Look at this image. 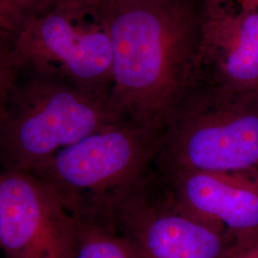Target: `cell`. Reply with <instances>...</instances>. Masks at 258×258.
I'll return each instance as SVG.
<instances>
[{
	"instance_id": "4fadbf2b",
	"label": "cell",
	"mask_w": 258,
	"mask_h": 258,
	"mask_svg": "<svg viewBox=\"0 0 258 258\" xmlns=\"http://www.w3.org/2000/svg\"><path fill=\"white\" fill-rule=\"evenodd\" d=\"M111 0H53L54 9L77 22H84L86 17Z\"/></svg>"
},
{
	"instance_id": "277c9868",
	"label": "cell",
	"mask_w": 258,
	"mask_h": 258,
	"mask_svg": "<svg viewBox=\"0 0 258 258\" xmlns=\"http://www.w3.org/2000/svg\"><path fill=\"white\" fill-rule=\"evenodd\" d=\"M156 162L164 172L258 170V87L226 91L198 70L166 120Z\"/></svg>"
},
{
	"instance_id": "ba28073f",
	"label": "cell",
	"mask_w": 258,
	"mask_h": 258,
	"mask_svg": "<svg viewBox=\"0 0 258 258\" xmlns=\"http://www.w3.org/2000/svg\"><path fill=\"white\" fill-rule=\"evenodd\" d=\"M166 194L195 218L233 240L258 234V170L165 172Z\"/></svg>"
},
{
	"instance_id": "ac0fdd59",
	"label": "cell",
	"mask_w": 258,
	"mask_h": 258,
	"mask_svg": "<svg viewBox=\"0 0 258 258\" xmlns=\"http://www.w3.org/2000/svg\"><path fill=\"white\" fill-rule=\"evenodd\" d=\"M0 28H1V29H3V28L1 27V26H0ZM3 30H4V29H3ZM4 31H5V30H4ZM5 32H6V31H5Z\"/></svg>"
},
{
	"instance_id": "6da1fadb",
	"label": "cell",
	"mask_w": 258,
	"mask_h": 258,
	"mask_svg": "<svg viewBox=\"0 0 258 258\" xmlns=\"http://www.w3.org/2000/svg\"><path fill=\"white\" fill-rule=\"evenodd\" d=\"M209 12L208 0H111L90 17L110 40L123 118L164 130L199 70Z\"/></svg>"
},
{
	"instance_id": "8992f818",
	"label": "cell",
	"mask_w": 258,
	"mask_h": 258,
	"mask_svg": "<svg viewBox=\"0 0 258 258\" xmlns=\"http://www.w3.org/2000/svg\"><path fill=\"white\" fill-rule=\"evenodd\" d=\"M51 10L11 36L19 66L56 72L86 92L110 98V40L98 25H83Z\"/></svg>"
},
{
	"instance_id": "8fae6325",
	"label": "cell",
	"mask_w": 258,
	"mask_h": 258,
	"mask_svg": "<svg viewBox=\"0 0 258 258\" xmlns=\"http://www.w3.org/2000/svg\"><path fill=\"white\" fill-rule=\"evenodd\" d=\"M53 9V0H0V26L12 36L30 20Z\"/></svg>"
},
{
	"instance_id": "2e32d148",
	"label": "cell",
	"mask_w": 258,
	"mask_h": 258,
	"mask_svg": "<svg viewBox=\"0 0 258 258\" xmlns=\"http://www.w3.org/2000/svg\"><path fill=\"white\" fill-rule=\"evenodd\" d=\"M5 35H9V34H8V33H6V32H5L3 29H1V28H0V37H2V36H5Z\"/></svg>"
},
{
	"instance_id": "7c38bea8",
	"label": "cell",
	"mask_w": 258,
	"mask_h": 258,
	"mask_svg": "<svg viewBox=\"0 0 258 258\" xmlns=\"http://www.w3.org/2000/svg\"><path fill=\"white\" fill-rule=\"evenodd\" d=\"M19 71V65L13 54L11 36L0 37V104L15 80Z\"/></svg>"
},
{
	"instance_id": "e0dca14e",
	"label": "cell",
	"mask_w": 258,
	"mask_h": 258,
	"mask_svg": "<svg viewBox=\"0 0 258 258\" xmlns=\"http://www.w3.org/2000/svg\"><path fill=\"white\" fill-rule=\"evenodd\" d=\"M213 2H218V3H228L230 0H212Z\"/></svg>"
},
{
	"instance_id": "30bf717a",
	"label": "cell",
	"mask_w": 258,
	"mask_h": 258,
	"mask_svg": "<svg viewBox=\"0 0 258 258\" xmlns=\"http://www.w3.org/2000/svg\"><path fill=\"white\" fill-rule=\"evenodd\" d=\"M75 220L77 241L74 258H139L109 222L85 218Z\"/></svg>"
},
{
	"instance_id": "9a60e30c",
	"label": "cell",
	"mask_w": 258,
	"mask_h": 258,
	"mask_svg": "<svg viewBox=\"0 0 258 258\" xmlns=\"http://www.w3.org/2000/svg\"><path fill=\"white\" fill-rule=\"evenodd\" d=\"M240 9L258 10V0H237Z\"/></svg>"
},
{
	"instance_id": "3957f363",
	"label": "cell",
	"mask_w": 258,
	"mask_h": 258,
	"mask_svg": "<svg viewBox=\"0 0 258 258\" xmlns=\"http://www.w3.org/2000/svg\"><path fill=\"white\" fill-rule=\"evenodd\" d=\"M164 130L122 120L63 148L35 170L74 218L107 220L144 184Z\"/></svg>"
},
{
	"instance_id": "5bb4252c",
	"label": "cell",
	"mask_w": 258,
	"mask_h": 258,
	"mask_svg": "<svg viewBox=\"0 0 258 258\" xmlns=\"http://www.w3.org/2000/svg\"><path fill=\"white\" fill-rule=\"evenodd\" d=\"M226 258H258V234L234 240Z\"/></svg>"
},
{
	"instance_id": "9c48e42d",
	"label": "cell",
	"mask_w": 258,
	"mask_h": 258,
	"mask_svg": "<svg viewBox=\"0 0 258 258\" xmlns=\"http://www.w3.org/2000/svg\"><path fill=\"white\" fill-rule=\"evenodd\" d=\"M200 73L230 92L258 87V10L209 4Z\"/></svg>"
},
{
	"instance_id": "52a82bcc",
	"label": "cell",
	"mask_w": 258,
	"mask_h": 258,
	"mask_svg": "<svg viewBox=\"0 0 258 258\" xmlns=\"http://www.w3.org/2000/svg\"><path fill=\"white\" fill-rule=\"evenodd\" d=\"M74 217L31 173L0 172V251L5 258H74Z\"/></svg>"
},
{
	"instance_id": "5b68a950",
	"label": "cell",
	"mask_w": 258,
	"mask_h": 258,
	"mask_svg": "<svg viewBox=\"0 0 258 258\" xmlns=\"http://www.w3.org/2000/svg\"><path fill=\"white\" fill-rule=\"evenodd\" d=\"M108 222L139 258H226L234 240L154 194L149 178L111 211Z\"/></svg>"
},
{
	"instance_id": "7a4b0ae2",
	"label": "cell",
	"mask_w": 258,
	"mask_h": 258,
	"mask_svg": "<svg viewBox=\"0 0 258 258\" xmlns=\"http://www.w3.org/2000/svg\"><path fill=\"white\" fill-rule=\"evenodd\" d=\"M122 120L109 98L54 71L20 65L0 104V172L33 173L63 148Z\"/></svg>"
}]
</instances>
